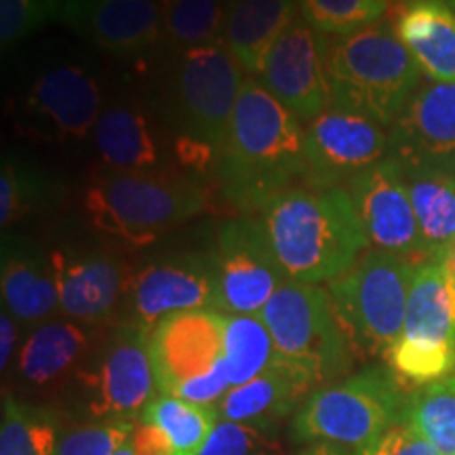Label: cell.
Listing matches in <instances>:
<instances>
[{"mask_svg": "<svg viewBox=\"0 0 455 455\" xmlns=\"http://www.w3.org/2000/svg\"><path fill=\"white\" fill-rule=\"evenodd\" d=\"M213 171L228 203L259 213L284 192L310 186L306 129L264 84L247 78Z\"/></svg>", "mask_w": 455, "mask_h": 455, "instance_id": "6da1fadb", "label": "cell"}, {"mask_svg": "<svg viewBox=\"0 0 455 455\" xmlns=\"http://www.w3.org/2000/svg\"><path fill=\"white\" fill-rule=\"evenodd\" d=\"M258 218L287 281L331 283L369 244L355 201L341 186L293 188L266 204Z\"/></svg>", "mask_w": 455, "mask_h": 455, "instance_id": "7a4b0ae2", "label": "cell"}, {"mask_svg": "<svg viewBox=\"0 0 455 455\" xmlns=\"http://www.w3.org/2000/svg\"><path fill=\"white\" fill-rule=\"evenodd\" d=\"M331 108L392 129L419 87L422 70L386 24L329 38Z\"/></svg>", "mask_w": 455, "mask_h": 455, "instance_id": "3957f363", "label": "cell"}, {"mask_svg": "<svg viewBox=\"0 0 455 455\" xmlns=\"http://www.w3.org/2000/svg\"><path fill=\"white\" fill-rule=\"evenodd\" d=\"M207 207V188L195 175L110 171L91 181L84 209L104 235L144 247Z\"/></svg>", "mask_w": 455, "mask_h": 455, "instance_id": "277c9868", "label": "cell"}, {"mask_svg": "<svg viewBox=\"0 0 455 455\" xmlns=\"http://www.w3.org/2000/svg\"><path fill=\"white\" fill-rule=\"evenodd\" d=\"M224 38L180 53L171 78L181 152L198 169L215 167L247 78Z\"/></svg>", "mask_w": 455, "mask_h": 455, "instance_id": "5b68a950", "label": "cell"}, {"mask_svg": "<svg viewBox=\"0 0 455 455\" xmlns=\"http://www.w3.org/2000/svg\"><path fill=\"white\" fill-rule=\"evenodd\" d=\"M407 398L392 369L371 367L316 388L295 413V443H333L346 449L371 447L401 422Z\"/></svg>", "mask_w": 455, "mask_h": 455, "instance_id": "8992f818", "label": "cell"}, {"mask_svg": "<svg viewBox=\"0 0 455 455\" xmlns=\"http://www.w3.org/2000/svg\"><path fill=\"white\" fill-rule=\"evenodd\" d=\"M278 361L315 386H327L352 367L355 346L321 284L284 281L261 310Z\"/></svg>", "mask_w": 455, "mask_h": 455, "instance_id": "52a82bcc", "label": "cell"}, {"mask_svg": "<svg viewBox=\"0 0 455 455\" xmlns=\"http://www.w3.org/2000/svg\"><path fill=\"white\" fill-rule=\"evenodd\" d=\"M415 270L413 261L371 249L329 283L333 310L355 350L388 355L405 329Z\"/></svg>", "mask_w": 455, "mask_h": 455, "instance_id": "ba28073f", "label": "cell"}, {"mask_svg": "<svg viewBox=\"0 0 455 455\" xmlns=\"http://www.w3.org/2000/svg\"><path fill=\"white\" fill-rule=\"evenodd\" d=\"M224 333L226 315L220 310H190L163 318L148 339L158 392L218 407L232 390Z\"/></svg>", "mask_w": 455, "mask_h": 455, "instance_id": "9c48e42d", "label": "cell"}, {"mask_svg": "<svg viewBox=\"0 0 455 455\" xmlns=\"http://www.w3.org/2000/svg\"><path fill=\"white\" fill-rule=\"evenodd\" d=\"M150 329L127 321L110 333L95 355L78 371L87 409L100 422L131 419L138 422L152 398L161 395L150 358Z\"/></svg>", "mask_w": 455, "mask_h": 455, "instance_id": "30bf717a", "label": "cell"}, {"mask_svg": "<svg viewBox=\"0 0 455 455\" xmlns=\"http://www.w3.org/2000/svg\"><path fill=\"white\" fill-rule=\"evenodd\" d=\"M218 310L224 315H261L287 281L255 215L228 220L218 230Z\"/></svg>", "mask_w": 455, "mask_h": 455, "instance_id": "8fae6325", "label": "cell"}, {"mask_svg": "<svg viewBox=\"0 0 455 455\" xmlns=\"http://www.w3.org/2000/svg\"><path fill=\"white\" fill-rule=\"evenodd\" d=\"M327 51V34L295 17L272 44L259 72V83L301 123H312L331 108Z\"/></svg>", "mask_w": 455, "mask_h": 455, "instance_id": "7c38bea8", "label": "cell"}, {"mask_svg": "<svg viewBox=\"0 0 455 455\" xmlns=\"http://www.w3.org/2000/svg\"><path fill=\"white\" fill-rule=\"evenodd\" d=\"M131 321L155 329L163 318L190 310H218L213 253H180L150 261L129 278Z\"/></svg>", "mask_w": 455, "mask_h": 455, "instance_id": "4fadbf2b", "label": "cell"}, {"mask_svg": "<svg viewBox=\"0 0 455 455\" xmlns=\"http://www.w3.org/2000/svg\"><path fill=\"white\" fill-rule=\"evenodd\" d=\"M348 192L369 244L418 266L428 261L405 175L392 158H384L358 173L350 180Z\"/></svg>", "mask_w": 455, "mask_h": 455, "instance_id": "5bb4252c", "label": "cell"}, {"mask_svg": "<svg viewBox=\"0 0 455 455\" xmlns=\"http://www.w3.org/2000/svg\"><path fill=\"white\" fill-rule=\"evenodd\" d=\"M388 158L403 171L455 173V84H419L390 129Z\"/></svg>", "mask_w": 455, "mask_h": 455, "instance_id": "9a60e30c", "label": "cell"}, {"mask_svg": "<svg viewBox=\"0 0 455 455\" xmlns=\"http://www.w3.org/2000/svg\"><path fill=\"white\" fill-rule=\"evenodd\" d=\"M101 91L78 66H60L36 78L21 106V129L34 140H83L101 116Z\"/></svg>", "mask_w": 455, "mask_h": 455, "instance_id": "2e32d148", "label": "cell"}, {"mask_svg": "<svg viewBox=\"0 0 455 455\" xmlns=\"http://www.w3.org/2000/svg\"><path fill=\"white\" fill-rule=\"evenodd\" d=\"M310 186L335 188L388 158V133L358 114L329 108L306 129Z\"/></svg>", "mask_w": 455, "mask_h": 455, "instance_id": "e0dca14e", "label": "cell"}, {"mask_svg": "<svg viewBox=\"0 0 455 455\" xmlns=\"http://www.w3.org/2000/svg\"><path fill=\"white\" fill-rule=\"evenodd\" d=\"M60 20L84 41L118 57L148 55L164 36L156 0H64Z\"/></svg>", "mask_w": 455, "mask_h": 455, "instance_id": "ac0fdd59", "label": "cell"}, {"mask_svg": "<svg viewBox=\"0 0 455 455\" xmlns=\"http://www.w3.org/2000/svg\"><path fill=\"white\" fill-rule=\"evenodd\" d=\"M60 310L78 323H101L110 318L127 293V275L121 261L104 253H51Z\"/></svg>", "mask_w": 455, "mask_h": 455, "instance_id": "d6986e66", "label": "cell"}, {"mask_svg": "<svg viewBox=\"0 0 455 455\" xmlns=\"http://www.w3.org/2000/svg\"><path fill=\"white\" fill-rule=\"evenodd\" d=\"M4 310L15 321L36 323L60 308L57 281L51 255L24 236L3 235V266H0Z\"/></svg>", "mask_w": 455, "mask_h": 455, "instance_id": "ffe728a7", "label": "cell"}, {"mask_svg": "<svg viewBox=\"0 0 455 455\" xmlns=\"http://www.w3.org/2000/svg\"><path fill=\"white\" fill-rule=\"evenodd\" d=\"M91 341L81 325L70 321L44 323L28 335L17 356V371L28 388L47 392L76 378L89 358Z\"/></svg>", "mask_w": 455, "mask_h": 455, "instance_id": "44dd1931", "label": "cell"}, {"mask_svg": "<svg viewBox=\"0 0 455 455\" xmlns=\"http://www.w3.org/2000/svg\"><path fill=\"white\" fill-rule=\"evenodd\" d=\"M312 388L315 384L306 375L276 361L258 378L235 386L221 398L218 403L220 419L272 428L293 413L301 398L310 396Z\"/></svg>", "mask_w": 455, "mask_h": 455, "instance_id": "7402d4cb", "label": "cell"}, {"mask_svg": "<svg viewBox=\"0 0 455 455\" xmlns=\"http://www.w3.org/2000/svg\"><path fill=\"white\" fill-rule=\"evenodd\" d=\"M395 32L430 81L455 84V13L445 0L407 3Z\"/></svg>", "mask_w": 455, "mask_h": 455, "instance_id": "603a6c76", "label": "cell"}, {"mask_svg": "<svg viewBox=\"0 0 455 455\" xmlns=\"http://www.w3.org/2000/svg\"><path fill=\"white\" fill-rule=\"evenodd\" d=\"M298 11V0H228L221 38L238 64L255 76Z\"/></svg>", "mask_w": 455, "mask_h": 455, "instance_id": "cb8c5ba5", "label": "cell"}, {"mask_svg": "<svg viewBox=\"0 0 455 455\" xmlns=\"http://www.w3.org/2000/svg\"><path fill=\"white\" fill-rule=\"evenodd\" d=\"M95 148L110 171H150L158 163L155 135L146 114L133 104H118L101 112L93 129Z\"/></svg>", "mask_w": 455, "mask_h": 455, "instance_id": "d4e9b609", "label": "cell"}, {"mask_svg": "<svg viewBox=\"0 0 455 455\" xmlns=\"http://www.w3.org/2000/svg\"><path fill=\"white\" fill-rule=\"evenodd\" d=\"M418 215L424 251L436 259L455 243V173L403 171Z\"/></svg>", "mask_w": 455, "mask_h": 455, "instance_id": "484cf974", "label": "cell"}, {"mask_svg": "<svg viewBox=\"0 0 455 455\" xmlns=\"http://www.w3.org/2000/svg\"><path fill=\"white\" fill-rule=\"evenodd\" d=\"M138 422L156 426L169 441L173 455H201L220 422V411L212 405L158 395L144 409Z\"/></svg>", "mask_w": 455, "mask_h": 455, "instance_id": "4316f807", "label": "cell"}, {"mask_svg": "<svg viewBox=\"0 0 455 455\" xmlns=\"http://www.w3.org/2000/svg\"><path fill=\"white\" fill-rule=\"evenodd\" d=\"M61 198V188L53 178L32 163L13 155L3 156L0 169V228L9 230L15 221L32 213L47 212Z\"/></svg>", "mask_w": 455, "mask_h": 455, "instance_id": "83f0119b", "label": "cell"}, {"mask_svg": "<svg viewBox=\"0 0 455 455\" xmlns=\"http://www.w3.org/2000/svg\"><path fill=\"white\" fill-rule=\"evenodd\" d=\"M224 356L232 388L247 384L278 361L261 315H226Z\"/></svg>", "mask_w": 455, "mask_h": 455, "instance_id": "f1b7e54d", "label": "cell"}, {"mask_svg": "<svg viewBox=\"0 0 455 455\" xmlns=\"http://www.w3.org/2000/svg\"><path fill=\"white\" fill-rule=\"evenodd\" d=\"M401 422L413 426L443 455H455V375L419 386L405 401Z\"/></svg>", "mask_w": 455, "mask_h": 455, "instance_id": "f546056e", "label": "cell"}, {"mask_svg": "<svg viewBox=\"0 0 455 455\" xmlns=\"http://www.w3.org/2000/svg\"><path fill=\"white\" fill-rule=\"evenodd\" d=\"M164 38L184 53L221 38L226 4L221 0H161Z\"/></svg>", "mask_w": 455, "mask_h": 455, "instance_id": "4dcf8cb0", "label": "cell"}, {"mask_svg": "<svg viewBox=\"0 0 455 455\" xmlns=\"http://www.w3.org/2000/svg\"><path fill=\"white\" fill-rule=\"evenodd\" d=\"M57 443L60 439L51 413L4 395L0 455H55Z\"/></svg>", "mask_w": 455, "mask_h": 455, "instance_id": "1f68e13d", "label": "cell"}, {"mask_svg": "<svg viewBox=\"0 0 455 455\" xmlns=\"http://www.w3.org/2000/svg\"><path fill=\"white\" fill-rule=\"evenodd\" d=\"M306 24L327 36L365 30L388 13V0H298Z\"/></svg>", "mask_w": 455, "mask_h": 455, "instance_id": "d6a6232c", "label": "cell"}, {"mask_svg": "<svg viewBox=\"0 0 455 455\" xmlns=\"http://www.w3.org/2000/svg\"><path fill=\"white\" fill-rule=\"evenodd\" d=\"M138 422L131 419H108L78 426L66 432L57 443L55 455H114L131 441Z\"/></svg>", "mask_w": 455, "mask_h": 455, "instance_id": "836d02e7", "label": "cell"}, {"mask_svg": "<svg viewBox=\"0 0 455 455\" xmlns=\"http://www.w3.org/2000/svg\"><path fill=\"white\" fill-rule=\"evenodd\" d=\"M64 0H0V44L7 51L49 21L60 20Z\"/></svg>", "mask_w": 455, "mask_h": 455, "instance_id": "e575fe53", "label": "cell"}, {"mask_svg": "<svg viewBox=\"0 0 455 455\" xmlns=\"http://www.w3.org/2000/svg\"><path fill=\"white\" fill-rule=\"evenodd\" d=\"M201 455H284L270 428L220 419Z\"/></svg>", "mask_w": 455, "mask_h": 455, "instance_id": "d590c367", "label": "cell"}, {"mask_svg": "<svg viewBox=\"0 0 455 455\" xmlns=\"http://www.w3.org/2000/svg\"><path fill=\"white\" fill-rule=\"evenodd\" d=\"M373 455H443L439 449L426 441L413 426L398 422L379 436L373 445Z\"/></svg>", "mask_w": 455, "mask_h": 455, "instance_id": "8d00e7d4", "label": "cell"}, {"mask_svg": "<svg viewBox=\"0 0 455 455\" xmlns=\"http://www.w3.org/2000/svg\"><path fill=\"white\" fill-rule=\"evenodd\" d=\"M131 445H133L138 455H173L163 432L148 422H138V426H135Z\"/></svg>", "mask_w": 455, "mask_h": 455, "instance_id": "74e56055", "label": "cell"}, {"mask_svg": "<svg viewBox=\"0 0 455 455\" xmlns=\"http://www.w3.org/2000/svg\"><path fill=\"white\" fill-rule=\"evenodd\" d=\"M15 316L11 315L9 310H3V315H0V367H3V371H7L11 365V358L15 355Z\"/></svg>", "mask_w": 455, "mask_h": 455, "instance_id": "f35d334b", "label": "cell"}, {"mask_svg": "<svg viewBox=\"0 0 455 455\" xmlns=\"http://www.w3.org/2000/svg\"><path fill=\"white\" fill-rule=\"evenodd\" d=\"M298 455H348L346 447L333 445V443H312Z\"/></svg>", "mask_w": 455, "mask_h": 455, "instance_id": "ab89813d", "label": "cell"}, {"mask_svg": "<svg viewBox=\"0 0 455 455\" xmlns=\"http://www.w3.org/2000/svg\"><path fill=\"white\" fill-rule=\"evenodd\" d=\"M436 259H439L441 264H443V268H445L447 276L453 278V281H455V243L447 249L445 253H441Z\"/></svg>", "mask_w": 455, "mask_h": 455, "instance_id": "60d3db41", "label": "cell"}, {"mask_svg": "<svg viewBox=\"0 0 455 455\" xmlns=\"http://www.w3.org/2000/svg\"><path fill=\"white\" fill-rule=\"evenodd\" d=\"M114 455H138V453H135V449H133V445H131V441H129V443H124V445L118 449V451L114 453Z\"/></svg>", "mask_w": 455, "mask_h": 455, "instance_id": "b9f144b4", "label": "cell"}, {"mask_svg": "<svg viewBox=\"0 0 455 455\" xmlns=\"http://www.w3.org/2000/svg\"><path fill=\"white\" fill-rule=\"evenodd\" d=\"M350 455H373V445L371 447H363V449H356L355 453Z\"/></svg>", "mask_w": 455, "mask_h": 455, "instance_id": "7bdbcfd3", "label": "cell"}, {"mask_svg": "<svg viewBox=\"0 0 455 455\" xmlns=\"http://www.w3.org/2000/svg\"><path fill=\"white\" fill-rule=\"evenodd\" d=\"M445 3L449 4V9H451L453 13H455V0H445Z\"/></svg>", "mask_w": 455, "mask_h": 455, "instance_id": "ee69618b", "label": "cell"}]
</instances>
